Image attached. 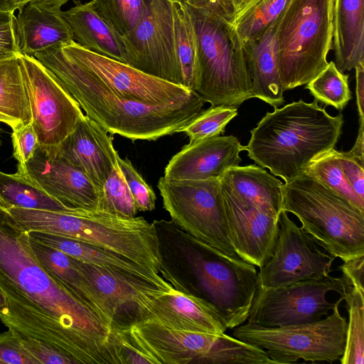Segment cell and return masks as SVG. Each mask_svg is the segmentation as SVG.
I'll use <instances>...</instances> for the list:
<instances>
[{"label": "cell", "instance_id": "cell-1", "mask_svg": "<svg viewBox=\"0 0 364 364\" xmlns=\"http://www.w3.org/2000/svg\"><path fill=\"white\" fill-rule=\"evenodd\" d=\"M0 321L48 345L73 364H120L110 325L51 274L36 257L29 232L0 203Z\"/></svg>", "mask_w": 364, "mask_h": 364}, {"label": "cell", "instance_id": "cell-2", "mask_svg": "<svg viewBox=\"0 0 364 364\" xmlns=\"http://www.w3.org/2000/svg\"><path fill=\"white\" fill-rule=\"evenodd\" d=\"M151 224L162 277L176 290L211 304L228 328L244 323L257 287L255 266L197 240L171 220Z\"/></svg>", "mask_w": 364, "mask_h": 364}, {"label": "cell", "instance_id": "cell-3", "mask_svg": "<svg viewBox=\"0 0 364 364\" xmlns=\"http://www.w3.org/2000/svg\"><path fill=\"white\" fill-rule=\"evenodd\" d=\"M59 80L84 114L112 134L155 141L181 132L202 111L198 95L180 105L151 106L126 100L67 56L59 46L33 55Z\"/></svg>", "mask_w": 364, "mask_h": 364}, {"label": "cell", "instance_id": "cell-4", "mask_svg": "<svg viewBox=\"0 0 364 364\" xmlns=\"http://www.w3.org/2000/svg\"><path fill=\"white\" fill-rule=\"evenodd\" d=\"M314 100L274 107L250 130L248 157L284 182L302 173L318 155L333 149L342 132L341 113L330 115Z\"/></svg>", "mask_w": 364, "mask_h": 364}, {"label": "cell", "instance_id": "cell-5", "mask_svg": "<svg viewBox=\"0 0 364 364\" xmlns=\"http://www.w3.org/2000/svg\"><path fill=\"white\" fill-rule=\"evenodd\" d=\"M6 209L28 232H46L97 245L161 274L155 231L143 217L125 218L100 209Z\"/></svg>", "mask_w": 364, "mask_h": 364}, {"label": "cell", "instance_id": "cell-6", "mask_svg": "<svg viewBox=\"0 0 364 364\" xmlns=\"http://www.w3.org/2000/svg\"><path fill=\"white\" fill-rule=\"evenodd\" d=\"M186 5L197 43L193 91L211 106L238 108L254 97L239 34L230 21L210 11Z\"/></svg>", "mask_w": 364, "mask_h": 364}, {"label": "cell", "instance_id": "cell-7", "mask_svg": "<svg viewBox=\"0 0 364 364\" xmlns=\"http://www.w3.org/2000/svg\"><path fill=\"white\" fill-rule=\"evenodd\" d=\"M282 210L335 258L364 255V210L303 172L282 186Z\"/></svg>", "mask_w": 364, "mask_h": 364}, {"label": "cell", "instance_id": "cell-8", "mask_svg": "<svg viewBox=\"0 0 364 364\" xmlns=\"http://www.w3.org/2000/svg\"><path fill=\"white\" fill-rule=\"evenodd\" d=\"M147 363L266 364L265 350L224 333L176 331L143 320L115 330Z\"/></svg>", "mask_w": 364, "mask_h": 364}, {"label": "cell", "instance_id": "cell-9", "mask_svg": "<svg viewBox=\"0 0 364 364\" xmlns=\"http://www.w3.org/2000/svg\"><path fill=\"white\" fill-rule=\"evenodd\" d=\"M333 0H291L276 30L284 91L309 83L328 65L332 49Z\"/></svg>", "mask_w": 364, "mask_h": 364}, {"label": "cell", "instance_id": "cell-10", "mask_svg": "<svg viewBox=\"0 0 364 364\" xmlns=\"http://www.w3.org/2000/svg\"><path fill=\"white\" fill-rule=\"evenodd\" d=\"M342 296L325 318L296 325L266 327L247 322L233 328V337L264 350L273 364L333 363L342 357L347 321L339 310Z\"/></svg>", "mask_w": 364, "mask_h": 364}, {"label": "cell", "instance_id": "cell-11", "mask_svg": "<svg viewBox=\"0 0 364 364\" xmlns=\"http://www.w3.org/2000/svg\"><path fill=\"white\" fill-rule=\"evenodd\" d=\"M157 187L164 209L178 228L220 251L237 256L229 237L220 178L178 181L163 176Z\"/></svg>", "mask_w": 364, "mask_h": 364}, {"label": "cell", "instance_id": "cell-12", "mask_svg": "<svg viewBox=\"0 0 364 364\" xmlns=\"http://www.w3.org/2000/svg\"><path fill=\"white\" fill-rule=\"evenodd\" d=\"M17 59L30 101L38 149L48 156L56 155L59 145L85 114L55 76L36 58L18 53Z\"/></svg>", "mask_w": 364, "mask_h": 364}, {"label": "cell", "instance_id": "cell-13", "mask_svg": "<svg viewBox=\"0 0 364 364\" xmlns=\"http://www.w3.org/2000/svg\"><path fill=\"white\" fill-rule=\"evenodd\" d=\"M346 282L331 275L281 287H257L247 321L266 327L302 324L320 320L332 310L328 292L343 295Z\"/></svg>", "mask_w": 364, "mask_h": 364}, {"label": "cell", "instance_id": "cell-14", "mask_svg": "<svg viewBox=\"0 0 364 364\" xmlns=\"http://www.w3.org/2000/svg\"><path fill=\"white\" fill-rule=\"evenodd\" d=\"M71 60L96 76L113 92L151 106L180 105L198 95L193 90L146 74L126 63L95 53L74 41L60 45Z\"/></svg>", "mask_w": 364, "mask_h": 364}, {"label": "cell", "instance_id": "cell-15", "mask_svg": "<svg viewBox=\"0 0 364 364\" xmlns=\"http://www.w3.org/2000/svg\"><path fill=\"white\" fill-rule=\"evenodd\" d=\"M145 1L143 18L133 31L122 36L127 64L183 86L175 44L172 1Z\"/></svg>", "mask_w": 364, "mask_h": 364}, {"label": "cell", "instance_id": "cell-16", "mask_svg": "<svg viewBox=\"0 0 364 364\" xmlns=\"http://www.w3.org/2000/svg\"><path fill=\"white\" fill-rule=\"evenodd\" d=\"M335 257L320 250L315 241L282 210L273 252L259 268L257 286L281 287L330 276Z\"/></svg>", "mask_w": 364, "mask_h": 364}, {"label": "cell", "instance_id": "cell-17", "mask_svg": "<svg viewBox=\"0 0 364 364\" xmlns=\"http://www.w3.org/2000/svg\"><path fill=\"white\" fill-rule=\"evenodd\" d=\"M220 183L232 247L240 258L260 268L272 255L279 218L241 200Z\"/></svg>", "mask_w": 364, "mask_h": 364}, {"label": "cell", "instance_id": "cell-18", "mask_svg": "<svg viewBox=\"0 0 364 364\" xmlns=\"http://www.w3.org/2000/svg\"><path fill=\"white\" fill-rule=\"evenodd\" d=\"M17 172L48 195L72 208L99 209L100 192L90 178L63 156L36 149Z\"/></svg>", "mask_w": 364, "mask_h": 364}, {"label": "cell", "instance_id": "cell-19", "mask_svg": "<svg viewBox=\"0 0 364 364\" xmlns=\"http://www.w3.org/2000/svg\"><path fill=\"white\" fill-rule=\"evenodd\" d=\"M151 320L176 331L222 334L228 329L218 311L206 301L174 288L159 291L137 306L136 322Z\"/></svg>", "mask_w": 364, "mask_h": 364}, {"label": "cell", "instance_id": "cell-20", "mask_svg": "<svg viewBox=\"0 0 364 364\" xmlns=\"http://www.w3.org/2000/svg\"><path fill=\"white\" fill-rule=\"evenodd\" d=\"M242 151L245 146L233 135L189 142L169 161L164 177L178 181L220 178L228 169L240 165Z\"/></svg>", "mask_w": 364, "mask_h": 364}, {"label": "cell", "instance_id": "cell-21", "mask_svg": "<svg viewBox=\"0 0 364 364\" xmlns=\"http://www.w3.org/2000/svg\"><path fill=\"white\" fill-rule=\"evenodd\" d=\"M28 232L30 239L60 250L82 262L100 267L128 282L165 291L173 288L154 270L113 251L46 232Z\"/></svg>", "mask_w": 364, "mask_h": 364}, {"label": "cell", "instance_id": "cell-22", "mask_svg": "<svg viewBox=\"0 0 364 364\" xmlns=\"http://www.w3.org/2000/svg\"><path fill=\"white\" fill-rule=\"evenodd\" d=\"M87 115L59 145L56 154L85 173L100 192L112 169L118 164L113 137Z\"/></svg>", "mask_w": 364, "mask_h": 364}, {"label": "cell", "instance_id": "cell-23", "mask_svg": "<svg viewBox=\"0 0 364 364\" xmlns=\"http://www.w3.org/2000/svg\"><path fill=\"white\" fill-rule=\"evenodd\" d=\"M18 11L16 19L21 54L33 56L50 47L73 41L60 8L33 1Z\"/></svg>", "mask_w": 364, "mask_h": 364}, {"label": "cell", "instance_id": "cell-24", "mask_svg": "<svg viewBox=\"0 0 364 364\" xmlns=\"http://www.w3.org/2000/svg\"><path fill=\"white\" fill-rule=\"evenodd\" d=\"M75 259L105 306L113 331L127 328L136 321L137 305L142 299L152 292L165 291L134 284L100 267Z\"/></svg>", "mask_w": 364, "mask_h": 364}, {"label": "cell", "instance_id": "cell-25", "mask_svg": "<svg viewBox=\"0 0 364 364\" xmlns=\"http://www.w3.org/2000/svg\"><path fill=\"white\" fill-rule=\"evenodd\" d=\"M281 16L259 38L242 41L253 97L273 107L284 102L276 44V30Z\"/></svg>", "mask_w": 364, "mask_h": 364}, {"label": "cell", "instance_id": "cell-26", "mask_svg": "<svg viewBox=\"0 0 364 364\" xmlns=\"http://www.w3.org/2000/svg\"><path fill=\"white\" fill-rule=\"evenodd\" d=\"M335 65L344 73L364 63V0H333Z\"/></svg>", "mask_w": 364, "mask_h": 364}, {"label": "cell", "instance_id": "cell-27", "mask_svg": "<svg viewBox=\"0 0 364 364\" xmlns=\"http://www.w3.org/2000/svg\"><path fill=\"white\" fill-rule=\"evenodd\" d=\"M220 181L241 200L277 218L282 210L283 183L259 165L236 166Z\"/></svg>", "mask_w": 364, "mask_h": 364}, {"label": "cell", "instance_id": "cell-28", "mask_svg": "<svg viewBox=\"0 0 364 364\" xmlns=\"http://www.w3.org/2000/svg\"><path fill=\"white\" fill-rule=\"evenodd\" d=\"M75 6L63 16L73 41L85 49L127 64L122 37L89 6L75 1Z\"/></svg>", "mask_w": 364, "mask_h": 364}, {"label": "cell", "instance_id": "cell-29", "mask_svg": "<svg viewBox=\"0 0 364 364\" xmlns=\"http://www.w3.org/2000/svg\"><path fill=\"white\" fill-rule=\"evenodd\" d=\"M30 241L33 251L43 267L112 328L105 306L91 283L77 267L75 258L31 239Z\"/></svg>", "mask_w": 364, "mask_h": 364}, {"label": "cell", "instance_id": "cell-30", "mask_svg": "<svg viewBox=\"0 0 364 364\" xmlns=\"http://www.w3.org/2000/svg\"><path fill=\"white\" fill-rule=\"evenodd\" d=\"M0 122L12 130L32 123V114L17 55L0 61Z\"/></svg>", "mask_w": 364, "mask_h": 364}, {"label": "cell", "instance_id": "cell-31", "mask_svg": "<svg viewBox=\"0 0 364 364\" xmlns=\"http://www.w3.org/2000/svg\"><path fill=\"white\" fill-rule=\"evenodd\" d=\"M0 203L5 208H21L55 212H69V208L55 199L25 176L0 171Z\"/></svg>", "mask_w": 364, "mask_h": 364}, {"label": "cell", "instance_id": "cell-32", "mask_svg": "<svg viewBox=\"0 0 364 364\" xmlns=\"http://www.w3.org/2000/svg\"><path fill=\"white\" fill-rule=\"evenodd\" d=\"M175 44L179 61L182 85L193 90L197 63V43L191 15L186 5L172 1Z\"/></svg>", "mask_w": 364, "mask_h": 364}, {"label": "cell", "instance_id": "cell-33", "mask_svg": "<svg viewBox=\"0 0 364 364\" xmlns=\"http://www.w3.org/2000/svg\"><path fill=\"white\" fill-rule=\"evenodd\" d=\"M291 0H253L230 23L242 41L262 36L282 16Z\"/></svg>", "mask_w": 364, "mask_h": 364}, {"label": "cell", "instance_id": "cell-34", "mask_svg": "<svg viewBox=\"0 0 364 364\" xmlns=\"http://www.w3.org/2000/svg\"><path fill=\"white\" fill-rule=\"evenodd\" d=\"M348 312L345 350L340 358L342 364L364 363V291L346 283L342 296Z\"/></svg>", "mask_w": 364, "mask_h": 364}, {"label": "cell", "instance_id": "cell-35", "mask_svg": "<svg viewBox=\"0 0 364 364\" xmlns=\"http://www.w3.org/2000/svg\"><path fill=\"white\" fill-rule=\"evenodd\" d=\"M304 172L364 210V200L355 193L347 181L340 161L339 151L334 148L316 156Z\"/></svg>", "mask_w": 364, "mask_h": 364}, {"label": "cell", "instance_id": "cell-36", "mask_svg": "<svg viewBox=\"0 0 364 364\" xmlns=\"http://www.w3.org/2000/svg\"><path fill=\"white\" fill-rule=\"evenodd\" d=\"M88 4L122 37L136 28L146 8L145 0H92Z\"/></svg>", "mask_w": 364, "mask_h": 364}, {"label": "cell", "instance_id": "cell-37", "mask_svg": "<svg viewBox=\"0 0 364 364\" xmlns=\"http://www.w3.org/2000/svg\"><path fill=\"white\" fill-rule=\"evenodd\" d=\"M306 88L318 102L325 106H332L340 111L351 100L348 75L340 72L333 60L306 84Z\"/></svg>", "mask_w": 364, "mask_h": 364}, {"label": "cell", "instance_id": "cell-38", "mask_svg": "<svg viewBox=\"0 0 364 364\" xmlns=\"http://www.w3.org/2000/svg\"><path fill=\"white\" fill-rule=\"evenodd\" d=\"M99 209L125 218H134L138 212L119 164L101 189Z\"/></svg>", "mask_w": 364, "mask_h": 364}, {"label": "cell", "instance_id": "cell-39", "mask_svg": "<svg viewBox=\"0 0 364 364\" xmlns=\"http://www.w3.org/2000/svg\"><path fill=\"white\" fill-rule=\"evenodd\" d=\"M237 114V108L230 106H211L202 111L181 132L185 133L190 143L219 136L225 132L226 125Z\"/></svg>", "mask_w": 364, "mask_h": 364}, {"label": "cell", "instance_id": "cell-40", "mask_svg": "<svg viewBox=\"0 0 364 364\" xmlns=\"http://www.w3.org/2000/svg\"><path fill=\"white\" fill-rule=\"evenodd\" d=\"M118 164L131 192L138 211H151L155 208L156 196L127 158L118 157Z\"/></svg>", "mask_w": 364, "mask_h": 364}, {"label": "cell", "instance_id": "cell-41", "mask_svg": "<svg viewBox=\"0 0 364 364\" xmlns=\"http://www.w3.org/2000/svg\"><path fill=\"white\" fill-rule=\"evenodd\" d=\"M13 155L18 166H23L38 148V141L32 123L13 130L11 134Z\"/></svg>", "mask_w": 364, "mask_h": 364}, {"label": "cell", "instance_id": "cell-42", "mask_svg": "<svg viewBox=\"0 0 364 364\" xmlns=\"http://www.w3.org/2000/svg\"><path fill=\"white\" fill-rule=\"evenodd\" d=\"M38 364L21 346L16 333H0V364Z\"/></svg>", "mask_w": 364, "mask_h": 364}, {"label": "cell", "instance_id": "cell-43", "mask_svg": "<svg viewBox=\"0 0 364 364\" xmlns=\"http://www.w3.org/2000/svg\"><path fill=\"white\" fill-rule=\"evenodd\" d=\"M16 334L21 346L38 364H73L68 358L46 343L28 336Z\"/></svg>", "mask_w": 364, "mask_h": 364}, {"label": "cell", "instance_id": "cell-44", "mask_svg": "<svg viewBox=\"0 0 364 364\" xmlns=\"http://www.w3.org/2000/svg\"><path fill=\"white\" fill-rule=\"evenodd\" d=\"M339 158L347 181L355 193L364 200V165L348 152L339 151Z\"/></svg>", "mask_w": 364, "mask_h": 364}, {"label": "cell", "instance_id": "cell-45", "mask_svg": "<svg viewBox=\"0 0 364 364\" xmlns=\"http://www.w3.org/2000/svg\"><path fill=\"white\" fill-rule=\"evenodd\" d=\"M19 51L17 19L0 23V61L16 56Z\"/></svg>", "mask_w": 364, "mask_h": 364}, {"label": "cell", "instance_id": "cell-46", "mask_svg": "<svg viewBox=\"0 0 364 364\" xmlns=\"http://www.w3.org/2000/svg\"><path fill=\"white\" fill-rule=\"evenodd\" d=\"M346 283L360 291H364V255H359L348 260L339 266Z\"/></svg>", "mask_w": 364, "mask_h": 364}, {"label": "cell", "instance_id": "cell-47", "mask_svg": "<svg viewBox=\"0 0 364 364\" xmlns=\"http://www.w3.org/2000/svg\"><path fill=\"white\" fill-rule=\"evenodd\" d=\"M181 2L191 6L210 11L230 22L235 16L230 0H181Z\"/></svg>", "mask_w": 364, "mask_h": 364}, {"label": "cell", "instance_id": "cell-48", "mask_svg": "<svg viewBox=\"0 0 364 364\" xmlns=\"http://www.w3.org/2000/svg\"><path fill=\"white\" fill-rule=\"evenodd\" d=\"M355 92L359 115V122H364V63L355 68Z\"/></svg>", "mask_w": 364, "mask_h": 364}, {"label": "cell", "instance_id": "cell-49", "mask_svg": "<svg viewBox=\"0 0 364 364\" xmlns=\"http://www.w3.org/2000/svg\"><path fill=\"white\" fill-rule=\"evenodd\" d=\"M356 141L352 149L347 151L353 158L364 165V122H360Z\"/></svg>", "mask_w": 364, "mask_h": 364}, {"label": "cell", "instance_id": "cell-50", "mask_svg": "<svg viewBox=\"0 0 364 364\" xmlns=\"http://www.w3.org/2000/svg\"><path fill=\"white\" fill-rule=\"evenodd\" d=\"M33 1L42 2L54 7L60 8L61 6L70 0H16L17 9L19 10L24 4Z\"/></svg>", "mask_w": 364, "mask_h": 364}, {"label": "cell", "instance_id": "cell-51", "mask_svg": "<svg viewBox=\"0 0 364 364\" xmlns=\"http://www.w3.org/2000/svg\"><path fill=\"white\" fill-rule=\"evenodd\" d=\"M16 7V0H0V11L14 13Z\"/></svg>", "mask_w": 364, "mask_h": 364}, {"label": "cell", "instance_id": "cell-52", "mask_svg": "<svg viewBox=\"0 0 364 364\" xmlns=\"http://www.w3.org/2000/svg\"><path fill=\"white\" fill-rule=\"evenodd\" d=\"M235 15L242 10L245 6H247L250 3H251L253 0H230Z\"/></svg>", "mask_w": 364, "mask_h": 364}, {"label": "cell", "instance_id": "cell-53", "mask_svg": "<svg viewBox=\"0 0 364 364\" xmlns=\"http://www.w3.org/2000/svg\"><path fill=\"white\" fill-rule=\"evenodd\" d=\"M14 17H15L14 13L0 11V23L8 22Z\"/></svg>", "mask_w": 364, "mask_h": 364}, {"label": "cell", "instance_id": "cell-54", "mask_svg": "<svg viewBox=\"0 0 364 364\" xmlns=\"http://www.w3.org/2000/svg\"><path fill=\"white\" fill-rule=\"evenodd\" d=\"M7 306L6 300L5 296L0 291V314H1Z\"/></svg>", "mask_w": 364, "mask_h": 364}, {"label": "cell", "instance_id": "cell-55", "mask_svg": "<svg viewBox=\"0 0 364 364\" xmlns=\"http://www.w3.org/2000/svg\"><path fill=\"white\" fill-rule=\"evenodd\" d=\"M171 1H181V0H170Z\"/></svg>", "mask_w": 364, "mask_h": 364}, {"label": "cell", "instance_id": "cell-56", "mask_svg": "<svg viewBox=\"0 0 364 364\" xmlns=\"http://www.w3.org/2000/svg\"><path fill=\"white\" fill-rule=\"evenodd\" d=\"M0 146H1V142H0Z\"/></svg>", "mask_w": 364, "mask_h": 364}, {"label": "cell", "instance_id": "cell-57", "mask_svg": "<svg viewBox=\"0 0 364 364\" xmlns=\"http://www.w3.org/2000/svg\"><path fill=\"white\" fill-rule=\"evenodd\" d=\"M0 132H1V129H0Z\"/></svg>", "mask_w": 364, "mask_h": 364}]
</instances>
